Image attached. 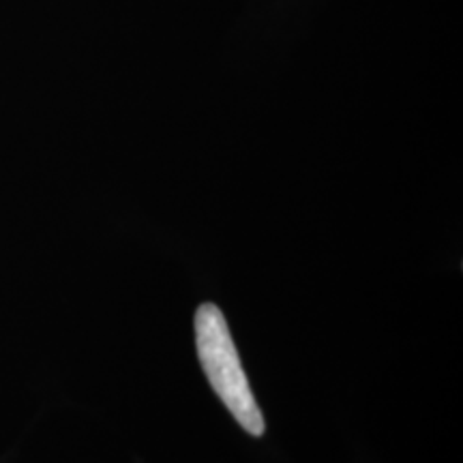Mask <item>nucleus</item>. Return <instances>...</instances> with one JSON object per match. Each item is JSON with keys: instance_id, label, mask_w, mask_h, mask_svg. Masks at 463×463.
Returning a JSON list of instances; mask_svg holds the SVG:
<instances>
[{"instance_id": "obj_1", "label": "nucleus", "mask_w": 463, "mask_h": 463, "mask_svg": "<svg viewBox=\"0 0 463 463\" xmlns=\"http://www.w3.org/2000/svg\"><path fill=\"white\" fill-rule=\"evenodd\" d=\"M195 345L211 389L217 392L242 430L251 436H262L266 427L264 416L242 372L228 322L217 305L206 303L195 311Z\"/></svg>"}]
</instances>
